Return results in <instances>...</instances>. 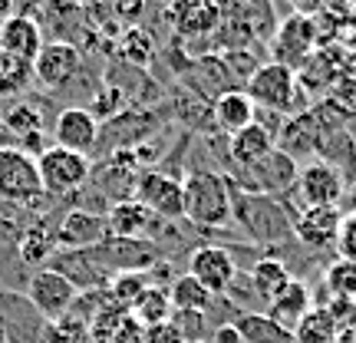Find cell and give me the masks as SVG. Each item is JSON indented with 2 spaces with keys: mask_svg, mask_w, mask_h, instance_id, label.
I'll use <instances>...</instances> for the list:
<instances>
[{
  "mask_svg": "<svg viewBox=\"0 0 356 343\" xmlns=\"http://www.w3.org/2000/svg\"><path fill=\"white\" fill-rule=\"evenodd\" d=\"M181 195H185V221H191L198 231L228 228L234 221V205H231L228 175L198 168L181 178Z\"/></svg>",
  "mask_w": 356,
  "mask_h": 343,
  "instance_id": "cell-1",
  "label": "cell"
},
{
  "mask_svg": "<svg viewBox=\"0 0 356 343\" xmlns=\"http://www.w3.org/2000/svg\"><path fill=\"white\" fill-rule=\"evenodd\" d=\"M231 205H234V221L254 241L274 244V241H284L287 234H293V218H287V212H280V198L248 195V191L231 185Z\"/></svg>",
  "mask_w": 356,
  "mask_h": 343,
  "instance_id": "cell-2",
  "label": "cell"
},
{
  "mask_svg": "<svg viewBox=\"0 0 356 343\" xmlns=\"http://www.w3.org/2000/svg\"><path fill=\"white\" fill-rule=\"evenodd\" d=\"M37 172L43 195L66 198V195H76V191L86 189L92 166H89V155L70 152V149H60V145H47L37 155Z\"/></svg>",
  "mask_w": 356,
  "mask_h": 343,
  "instance_id": "cell-3",
  "label": "cell"
},
{
  "mask_svg": "<svg viewBox=\"0 0 356 343\" xmlns=\"http://www.w3.org/2000/svg\"><path fill=\"white\" fill-rule=\"evenodd\" d=\"M297 159H291L287 152L274 149L270 155H264L261 162L248 168H234L228 175V182L234 189L248 191V195H264V198H280L293 189L297 182Z\"/></svg>",
  "mask_w": 356,
  "mask_h": 343,
  "instance_id": "cell-4",
  "label": "cell"
},
{
  "mask_svg": "<svg viewBox=\"0 0 356 343\" xmlns=\"http://www.w3.org/2000/svg\"><path fill=\"white\" fill-rule=\"evenodd\" d=\"M297 73H293L291 66L277 63V60H270L264 66H254L251 73H248V96L251 102L257 106V113L267 109V113H277V115H287L293 109V99H297Z\"/></svg>",
  "mask_w": 356,
  "mask_h": 343,
  "instance_id": "cell-5",
  "label": "cell"
},
{
  "mask_svg": "<svg viewBox=\"0 0 356 343\" xmlns=\"http://www.w3.org/2000/svg\"><path fill=\"white\" fill-rule=\"evenodd\" d=\"M43 195L37 159L17 145H0V198L10 205H33Z\"/></svg>",
  "mask_w": 356,
  "mask_h": 343,
  "instance_id": "cell-6",
  "label": "cell"
},
{
  "mask_svg": "<svg viewBox=\"0 0 356 343\" xmlns=\"http://www.w3.org/2000/svg\"><path fill=\"white\" fill-rule=\"evenodd\" d=\"M76 297H79L76 284L66 278V274L53 271V267H40L37 274L30 278V284H26V301H30V307L47 324L70 314V307L76 304Z\"/></svg>",
  "mask_w": 356,
  "mask_h": 343,
  "instance_id": "cell-7",
  "label": "cell"
},
{
  "mask_svg": "<svg viewBox=\"0 0 356 343\" xmlns=\"http://www.w3.org/2000/svg\"><path fill=\"white\" fill-rule=\"evenodd\" d=\"M132 198L142 202L155 218L162 221H181L185 218V195H181V178L168 175V172H155L145 168L136 182Z\"/></svg>",
  "mask_w": 356,
  "mask_h": 343,
  "instance_id": "cell-8",
  "label": "cell"
},
{
  "mask_svg": "<svg viewBox=\"0 0 356 343\" xmlns=\"http://www.w3.org/2000/svg\"><path fill=\"white\" fill-rule=\"evenodd\" d=\"M293 189L300 195L304 208H340L343 202V189L346 178L340 168L327 166V162H307L297 168V182Z\"/></svg>",
  "mask_w": 356,
  "mask_h": 343,
  "instance_id": "cell-9",
  "label": "cell"
},
{
  "mask_svg": "<svg viewBox=\"0 0 356 343\" xmlns=\"http://www.w3.org/2000/svg\"><path fill=\"white\" fill-rule=\"evenodd\" d=\"M83 66V53L76 43L70 40H50L43 43V50L33 60V79L47 89H63L66 83H73Z\"/></svg>",
  "mask_w": 356,
  "mask_h": 343,
  "instance_id": "cell-10",
  "label": "cell"
},
{
  "mask_svg": "<svg viewBox=\"0 0 356 343\" xmlns=\"http://www.w3.org/2000/svg\"><path fill=\"white\" fill-rule=\"evenodd\" d=\"M188 274L198 284H204L208 294L225 297V291L238 278V264H234L228 248H221V244H198L188 257Z\"/></svg>",
  "mask_w": 356,
  "mask_h": 343,
  "instance_id": "cell-11",
  "label": "cell"
},
{
  "mask_svg": "<svg viewBox=\"0 0 356 343\" xmlns=\"http://www.w3.org/2000/svg\"><path fill=\"white\" fill-rule=\"evenodd\" d=\"M168 24L181 40L215 37L221 26V3L218 0H168Z\"/></svg>",
  "mask_w": 356,
  "mask_h": 343,
  "instance_id": "cell-12",
  "label": "cell"
},
{
  "mask_svg": "<svg viewBox=\"0 0 356 343\" xmlns=\"http://www.w3.org/2000/svg\"><path fill=\"white\" fill-rule=\"evenodd\" d=\"M106 238H109L106 215L86 212V208H70L53 234L56 251H89V248H99Z\"/></svg>",
  "mask_w": 356,
  "mask_h": 343,
  "instance_id": "cell-13",
  "label": "cell"
},
{
  "mask_svg": "<svg viewBox=\"0 0 356 343\" xmlns=\"http://www.w3.org/2000/svg\"><path fill=\"white\" fill-rule=\"evenodd\" d=\"M92 251L113 278L122 271H152L155 257H159V248L149 238H106Z\"/></svg>",
  "mask_w": 356,
  "mask_h": 343,
  "instance_id": "cell-14",
  "label": "cell"
},
{
  "mask_svg": "<svg viewBox=\"0 0 356 343\" xmlns=\"http://www.w3.org/2000/svg\"><path fill=\"white\" fill-rule=\"evenodd\" d=\"M99 119L83 109V106H66L56 113V122H53V139L60 149H70V152H79V155H89L96 149L99 142Z\"/></svg>",
  "mask_w": 356,
  "mask_h": 343,
  "instance_id": "cell-15",
  "label": "cell"
},
{
  "mask_svg": "<svg viewBox=\"0 0 356 343\" xmlns=\"http://www.w3.org/2000/svg\"><path fill=\"white\" fill-rule=\"evenodd\" d=\"M314 43H317V33H314V20L304 17V13H293L284 24L277 26V37H274V50H277V63L291 66L297 73V66H304L310 56H314Z\"/></svg>",
  "mask_w": 356,
  "mask_h": 343,
  "instance_id": "cell-16",
  "label": "cell"
},
{
  "mask_svg": "<svg viewBox=\"0 0 356 343\" xmlns=\"http://www.w3.org/2000/svg\"><path fill=\"white\" fill-rule=\"evenodd\" d=\"M343 212L340 208H304L293 218V238L310 251H330L337 248Z\"/></svg>",
  "mask_w": 356,
  "mask_h": 343,
  "instance_id": "cell-17",
  "label": "cell"
},
{
  "mask_svg": "<svg viewBox=\"0 0 356 343\" xmlns=\"http://www.w3.org/2000/svg\"><path fill=\"white\" fill-rule=\"evenodd\" d=\"M43 50V30L33 17L26 13H13L0 24V53H7L10 60L30 63L37 60V53Z\"/></svg>",
  "mask_w": 356,
  "mask_h": 343,
  "instance_id": "cell-18",
  "label": "cell"
},
{
  "mask_svg": "<svg viewBox=\"0 0 356 343\" xmlns=\"http://www.w3.org/2000/svg\"><path fill=\"white\" fill-rule=\"evenodd\" d=\"M211 122H215L218 132H225L231 139L241 129L257 122V106L251 102V96L244 89H228L218 99H211Z\"/></svg>",
  "mask_w": 356,
  "mask_h": 343,
  "instance_id": "cell-19",
  "label": "cell"
},
{
  "mask_svg": "<svg viewBox=\"0 0 356 343\" xmlns=\"http://www.w3.org/2000/svg\"><path fill=\"white\" fill-rule=\"evenodd\" d=\"M155 225V215L136 198H122L113 202L106 212V228L109 238H145Z\"/></svg>",
  "mask_w": 356,
  "mask_h": 343,
  "instance_id": "cell-20",
  "label": "cell"
},
{
  "mask_svg": "<svg viewBox=\"0 0 356 343\" xmlns=\"http://www.w3.org/2000/svg\"><path fill=\"white\" fill-rule=\"evenodd\" d=\"M310 307H314V297H310V287H307L300 278H293L284 291L270 301V304L264 307V314L270 320H277L284 330H291L293 333V327L300 324V320L310 314Z\"/></svg>",
  "mask_w": 356,
  "mask_h": 343,
  "instance_id": "cell-21",
  "label": "cell"
},
{
  "mask_svg": "<svg viewBox=\"0 0 356 343\" xmlns=\"http://www.w3.org/2000/svg\"><path fill=\"white\" fill-rule=\"evenodd\" d=\"M277 149L274 145V129H267L264 122H254V126L241 129L238 136H231L228 139V159L234 168H248L261 162L264 155H270Z\"/></svg>",
  "mask_w": 356,
  "mask_h": 343,
  "instance_id": "cell-22",
  "label": "cell"
},
{
  "mask_svg": "<svg viewBox=\"0 0 356 343\" xmlns=\"http://www.w3.org/2000/svg\"><path fill=\"white\" fill-rule=\"evenodd\" d=\"M317 142H320V122L314 113H297L291 115L284 126H280V139H274L280 152H287L291 159L304 152H317Z\"/></svg>",
  "mask_w": 356,
  "mask_h": 343,
  "instance_id": "cell-23",
  "label": "cell"
},
{
  "mask_svg": "<svg viewBox=\"0 0 356 343\" xmlns=\"http://www.w3.org/2000/svg\"><path fill=\"white\" fill-rule=\"evenodd\" d=\"M115 53H119V60L129 66H136V70H149L155 63V56H159V47H155V37L145 30V26H126L119 40H115Z\"/></svg>",
  "mask_w": 356,
  "mask_h": 343,
  "instance_id": "cell-24",
  "label": "cell"
},
{
  "mask_svg": "<svg viewBox=\"0 0 356 343\" xmlns=\"http://www.w3.org/2000/svg\"><path fill=\"white\" fill-rule=\"evenodd\" d=\"M231 324L238 327L244 343H293V333L284 330L264 310H244L238 317H231Z\"/></svg>",
  "mask_w": 356,
  "mask_h": 343,
  "instance_id": "cell-25",
  "label": "cell"
},
{
  "mask_svg": "<svg viewBox=\"0 0 356 343\" xmlns=\"http://www.w3.org/2000/svg\"><path fill=\"white\" fill-rule=\"evenodd\" d=\"M248 278H251V284H254L261 304L267 307L280 291H284V287H287V284H291L293 274L287 271V264H284L280 257H257L254 264H251V271H248Z\"/></svg>",
  "mask_w": 356,
  "mask_h": 343,
  "instance_id": "cell-26",
  "label": "cell"
},
{
  "mask_svg": "<svg viewBox=\"0 0 356 343\" xmlns=\"http://www.w3.org/2000/svg\"><path fill=\"white\" fill-rule=\"evenodd\" d=\"M129 317L136 320L142 330H145V327H155V324H165V320L172 317L168 284H149V287L136 297V304L129 307Z\"/></svg>",
  "mask_w": 356,
  "mask_h": 343,
  "instance_id": "cell-27",
  "label": "cell"
},
{
  "mask_svg": "<svg viewBox=\"0 0 356 343\" xmlns=\"http://www.w3.org/2000/svg\"><path fill=\"white\" fill-rule=\"evenodd\" d=\"M168 297H172V310H185V314H204L215 304V294L204 291V284H198L188 271L168 280Z\"/></svg>",
  "mask_w": 356,
  "mask_h": 343,
  "instance_id": "cell-28",
  "label": "cell"
},
{
  "mask_svg": "<svg viewBox=\"0 0 356 343\" xmlns=\"http://www.w3.org/2000/svg\"><path fill=\"white\" fill-rule=\"evenodd\" d=\"M340 340V330L333 317L327 314V307L314 304L310 314H307L297 327H293V343H337Z\"/></svg>",
  "mask_w": 356,
  "mask_h": 343,
  "instance_id": "cell-29",
  "label": "cell"
},
{
  "mask_svg": "<svg viewBox=\"0 0 356 343\" xmlns=\"http://www.w3.org/2000/svg\"><path fill=\"white\" fill-rule=\"evenodd\" d=\"M149 284H152V274H149V271H122V274H115V278L109 280L106 297H109V304L129 310V307L136 304V297H139Z\"/></svg>",
  "mask_w": 356,
  "mask_h": 343,
  "instance_id": "cell-30",
  "label": "cell"
},
{
  "mask_svg": "<svg viewBox=\"0 0 356 343\" xmlns=\"http://www.w3.org/2000/svg\"><path fill=\"white\" fill-rule=\"evenodd\" d=\"M323 291L330 294V301H356V264L337 257L323 271Z\"/></svg>",
  "mask_w": 356,
  "mask_h": 343,
  "instance_id": "cell-31",
  "label": "cell"
},
{
  "mask_svg": "<svg viewBox=\"0 0 356 343\" xmlns=\"http://www.w3.org/2000/svg\"><path fill=\"white\" fill-rule=\"evenodd\" d=\"M3 129H10L13 136L24 142L30 136L43 132V113L37 109V102H13L7 115H3Z\"/></svg>",
  "mask_w": 356,
  "mask_h": 343,
  "instance_id": "cell-32",
  "label": "cell"
},
{
  "mask_svg": "<svg viewBox=\"0 0 356 343\" xmlns=\"http://www.w3.org/2000/svg\"><path fill=\"white\" fill-rule=\"evenodd\" d=\"M43 343H89V324L76 314H63L60 320L43 324Z\"/></svg>",
  "mask_w": 356,
  "mask_h": 343,
  "instance_id": "cell-33",
  "label": "cell"
},
{
  "mask_svg": "<svg viewBox=\"0 0 356 343\" xmlns=\"http://www.w3.org/2000/svg\"><path fill=\"white\" fill-rule=\"evenodd\" d=\"M17 251H20L24 264H43V261H50L56 255V241H53V234L47 228H30L20 238Z\"/></svg>",
  "mask_w": 356,
  "mask_h": 343,
  "instance_id": "cell-34",
  "label": "cell"
},
{
  "mask_svg": "<svg viewBox=\"0 0 356 343\" xmlns=\"http://www.w3.org/2000/svg\"><path fill=\"white\" fill-rule=\"evenodd\" d=\"M33 83V66L10 60L7 53L0 56V96H17Z\"/></svg>",
  "mask_w": 356,
  "mask_h": 343,
  "instance_id": "cell-35",
  "label": "cell"
},
{
  "mask_svg": "<svg viewBox=\"0 0 356 343\" xmlns=\"http://www.w3.org/2000/svg\"><path fill=\"white\" fill-rule=\"evenodd\" d=\"M337 251L343 261L356 264V215H343L340 221V234H337Z\"/></svg>",
  "mask_w": 356,
  "mask_h": 343,
  "instance_id": "cell-36",
  "label": "cell"
},
{
  "mask_svg": "<svg viewBox=\"0 0 356 343\" xmlns=\"http://www.w3.org/2000/svg\"><path fill=\"white\" fill-rule=\"evenodd\" d=\"M142 343H185V337L178 333V327L172 320H165V324L145 327V330H142Z\"/></svg>",
  "mask_w": 356,
  "mask_h": 343,
  "instance_id": "cell-37",
  "label": "cell"
},
{
  "mask_svg": "<svg viewBox=\"0 0 356 343\" xmlns=\"http://www.w3.org/2000/svg\"><path fill=\"white\" fill-rule=\"evenodd\" d=\"M145 7H149V0H113V13L119 20H126L129 26H136V20L145 13Z\"/></svg>",
  "mask_w": 356,
  "mask_h": 343,
  "instance_id": "cell-38",
  "label": "cell"
},
{
  "mask_svg": "<svg viewBox=\"0 0 356 343\" xmlns=\"http://www.w3.org/2000/svg\"><path fill=\"white\" fill-rule=\"evenodd\" d=\"M208 343H244V340H241V333H238V327H234L231 320H225V324L211 327V333H208Z\"/></svg>",
  "mask_w": 356,
  "mask_h": 343,
  "instance_id": "cell-39",
  "label": "cell"
},
{
  "mask_svg": "<svg viewBox=\"0 0 356 343\" xmlns=\"http://www.w3.org/2000/svg\"><path fill=\"white\" fill-rule=\"evenodd\" d=\"M340 208H343V215H356V178H353V182H346L343 202H340Z\"/></svg>",
  "mask_w": 356,
  "mask_h": 343,
  "instance_id": "cell-40",
  "label": "cell"
},
{
  "mask_svg": "<svg viewBox=\"0 0 356 343\" xmlns=\"http://www.w3.org/2000/svg\"><path fill=\"white\" fill-rule=\"evenodd\" d=\"M13 7H17V0H0V20L13 17Z\"/></svg>",
  "mask_w": 356,
  "mask_h": 343,
  "instance_id": "cell-41",
  "label": "cell"
},
{
  "mask_svg": "<svg viewBox=\"0 0 356 343\" xmlns=\"http://www.w3.org/2000/svg\"><path fill=\"white\" fill-rule=\"evenodd\" d=\"M0 24H3V20H0Z\"/></svg>",
  "mask_w": 356,
  "mask_h": 343,
  "instance_id": "cell-42",
  "label": "cell"
},
{
  "mask_svg": "<svg viewBox=\"0 0 356 343\" xmlns=\"http://www.w3.org/2000/svg\"><path fill=\"white\" fill-rule=\"evenodd\" d=\"M0 56H3V53H0Z\"/></svg>",
  "mask_w": 356,
  "mask_h": 343,
  "instance_id": "cell-43",
  "label": "cell"
}]
</instances>
